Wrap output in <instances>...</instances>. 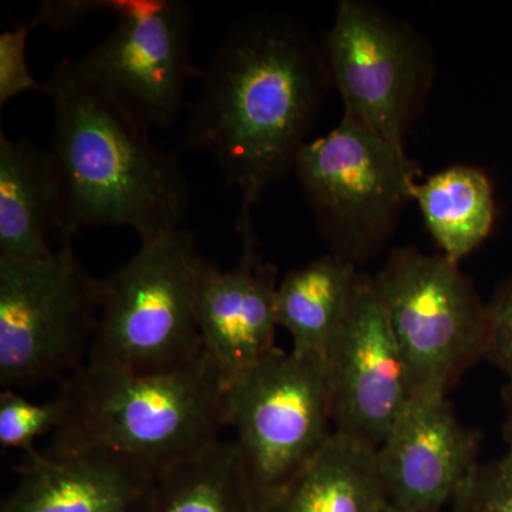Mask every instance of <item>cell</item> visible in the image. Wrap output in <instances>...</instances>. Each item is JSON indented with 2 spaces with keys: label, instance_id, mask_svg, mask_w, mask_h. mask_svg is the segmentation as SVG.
<instances>
[{
  "label": "cell",
  "instance_id": "obj_6",
  "mask_svg": "<svg viewBox=\"0 0 512 512\" xmlns=\"http://www.w3.org/2000/svg\"><path fill=\"white\" fill-rule=\"evenodd\" d=\"M414 397H447L484 360L487 302L460 264L414 247L396 249L372 276Z\"/></svg>",
  "mask_w": 512,
  "mask_h": 512
},
{
  "label": "cell",
  "instance_id": "obj_4",
  "mask_svg": "<svg viewBox=\"0 0 512 512\" xmlns=\"http://www.w3.org/2000/svg\"><path fill=\"white\" fill-rule=\"evenodd\" d=\"M200 261L185 227L140 241L126 264L101 279L87 365L157 375L194 362L204 352L195 309Z\"/></svg>",
  "mask_w": 512,
  "mask_h": 512
},
{
  "label": "cell",
  "instance_id": "obj_24",
  "mask_svg": "<svg viewBox=\"0 0 512 512\" xmlns=\"http://www.w3.org/2000/svg\"><path fill=\"white\" fill-rule=\"evenodd\" d=\"M110 0H52L40 6L33 19L37 28L45 25L55 33H66L82 25L89 16L109 12Z\"/></svg>",
  "mask_w": 512,
  "mask_h": 512
},
{
  "label": "cell",
  "instance_id": "obj_2",
  "mask_svg": "<svg viewBox=\"0 0 512 512\" xmlns=\"http://www.w3.org/2000/svg\"><path fill=\"white\" fill-rule=\"evenodd\" d=\"M50 154L60 187L57 245L86 228H130L140 241L184 227L190 188L177 158L150 140L74 60L53 67Z\"/></svg>",
  "mask_w": 512,
  "mask_h": 512
},
{
  "label": "cell",
  "instance_id": "obj_12",
  "mask_svg": "<svg viewBox=\"0 0 512 512\" xmlns=\"http://www.w3.org/2000/svg\"><path fill=\"white\" fill-rule=\"evenodd\" d=\"M242 254L221 269L202 258L197 275L198 329L202 350L220 369L228 387L276 349L278 269L258 249L251 212H239Z\"/></svg>",
  "mask_w": 512,
  "mask_h": 512
},
{
  "label": "cell",
  "instance_id": "obj_13",
  "mask_svg": "<svg viewBox=\"0 0 512 512\" xmlns=\"http://www.w3.org/2000/svg\"><path fill=\"white\" fill-rule=\"evenodd\" d=\"M480 443L447 397H414L376 450L387 505L443 512L481 463Z\"/></svg>",
  "mask_w": 512,
  "mask_h": 512
},
{
  "label": "cell",
  "instance_id": "obj_23",
  "mask_svg": "<svg viewBox=\"0 0 512 512\" xmlns=\"http://www.w3.org/2000/svg\"><path fill=\"white\" fill-rule=\"evenodd\" d=\"M484 360L512 380V276L487 302Z\"/></svg>",
  "mask_w": 512,
  "mask_h": 512
},
{
  "label": "cell",
  "instance_id": "obj_21",
  "mask_svg": "<svg viewBox=\"0 0 512 512\" xmlns=\"http://www.w3.org/2000/svg\"><path fill=\"white\" fill-rule=\"evenodd\" d=\"M451 507L454 512H512V456L478 464Z\"/></svg>",
  "mask_w": 512,
  "mask_h": 512
},
{
  "label": "cell",
  "instance_id": "obj_5",
  "mask_svg": "<svg viewBox=\"0 0 512 512\" xmlns=\"http://www.w3.org/2000/svg\"><path fill=\"white\" fill-rule=\"evenodd\" d=\"M293 171L330 254L359 269L389 244L420 175L406 148L345 116L306 143Z\"/></svg>",
  "mask_w": 512,
  "mask_h": 512
},
{
  "label": "cell",
  "instance_id": "obj_22",
  "mask_svg": "<svg viewBox=\"0 0 512 512\" xmlns=\"http://www.w3.org/2000/svg\"><path fill=\"white\" fill-rule=\"evenodd\" d=\"M37 28L35 22L19 23L15 28L3 30L0 35V107L28 92L46 94V83L37 82L30 72L28 42L30 33Z\"/></svg>",
  "mask_w": 512,
  "mask_h": 512
},
{
  "label": "cell",
  "instance_id": "obj_25",
  "mask_svg": "<svg viewBox=\"0 0 512 512\" xmlns=\"http://www.w3.org/2000/svg\"><path fill=\"white\" fill-rule=\"evenodd\" d=\"M501 397H503L505 412L503 427L504 440L508 447V454L512 456V380H507V383H505Z\"/></svg>",
  "mask_w": 512,
  "mask_h": 512
},
{
  "label": "cell",
  "instance_id": "obj_3",
  "mask_svg": "<svg viewBox=\"0 0 512 512\" xmlns=\"http://www.w3.org/2000/svg\"><path fill=\"white\" fill-rule=\"evenodd\" d=\"M227 393L205 352L157 375L86 363L60 383L62 419L47 451L103 448L133 458L158 478L221 440Z\"/></svg>",
  "mask_w": 512,
  "mask_h": 512
},
{
  "label": "cell",
  "instance_id": "obj_15",
  "mask_svg": "<svg viewBox=\"0 0 512 512\" xmlns=\"http://www.w3.org/2000/svg\"><path fill=\"white\" fill-rule=\"evenodd\" d=\"M60 187L50 150L0 133V258L32 259L55 251Z\"/></svg>",
  "mask_w": 512,
  "mask_h": 512
},
{
  "label": "cell",
  "instance_id": "obj_16",
  "mask_svg": "<svg viewBox=\"0 0 512 512\" xmlns=\"http://www.w3.org/2000/svg\"><path fill=\"white\" fill-rule=\"evenodd\" d=\"M360 269L333 254L312 259L279 282L276 319L291 336V352L325 355L352 303Z\"/></svg>",
  "mask_w": 512,
  "mask_h": 512
},
{
  "label": "cell",
  "instance_id": "obj_26",
  "mask_svg": "<svg viewBox=\"0 0 512 512\" xmlns=\"http://www.w3.org/2000/svg\"><path fill=\"white\" fill-rule=\"evenodd\" d=\"M382 512H409V511H403V510H397V508L390 507V505H386V508Z\"/></svg>",
  "mask_w": 512,
  "mask_h": 512
},
{
  "label": "cell",
  "instance_id": "obj_1",
  "mask_svg": "<svg viewBox=\"0 0 512 512\" xmlns=\"http://www.w3.org/2000/svg\"><path fill=\"white\" fill-rule=\"evenodd\" d=\"M183 146L208 154L252 211L295 170L332 84L320 39L285 13L232 23L202 67Z\"/></svg>",
  "mask_w": 512,
  "mask_h": 512
},
{
  "label": "cell",
  "instance_id": "obj_17",
  "mask_svg": "<svg viewBox=\"0 0 512 512\" xmlns=\"http://www.w3.org/2000/svg\"><path fill=\"white\" fill-rule=\"evenodd\" d=\"M376 450L333 433L322 453L262 512H382Z\"/></svg>",
  "mask_w": 512,
  "mask_h": 512
},
{
  "label": "cell",
  "instance_id": "obj_20",
  "mask_svg": "<svg viewBox=\"0 0 512 512\" xmlns=\"http://www.w3.org/2000/svg\"><path fill=\"white\" fill-rule=\"evenodd\" d=\"M62 419L59 400L36 403L13 389L0 393V446L3 450L36 451L35 443L55 433Z\"/></svg>",
  "mask_w": 512,
  "mask_h": 512
},
{
  "label": "cell",
  "instance_id": "obj_9",
  "mask_svg": "<svg viewBox=\"0 0 512 512\" xmlns=\"http://www.w3.org/2000/svg\"><path fill=\"white\" fill-rule=\"evenodd\" d=\"M320 45L343 116L406 148L436 77L429 40L375 3L342 0Z\"/></svg>",
  "mask_w": 512,
  "mask_h": 512
},
{
  "label": "cell",
  "instance_id": "obj_8",
  "mask_svg": "<svg viewBox=\"0 0 512 512\" xmlns=\"http://www.w3.org/2000/svg\"><path fill=\"white\" fill-rule=\"evenodd\" d=\"M227 424L255 510L262 512L335 433L323 357L276 348L228 387Z\"/></svg>",
  "mask_w": 512,
  "mask_h": 512
},
{
  "label": "cell",
  "instance_id": "obj_11",
  "mask_svg": "<svg viewBox=\"0 0 512 512\" xmlns=\"http://www.w3.org/2000/svg\"><path fill=\"white\" fill-rule=\"evenodd\" d=\"M333 431L379 448L413 394L372 276L360 272L348 315L323 355Z\"/></svg>",
  "mask_w": 512,
  "mask_h": 512
},
{
  "label": "cell",
  "instance_id": "obj_7",
  "mask_svg": "<svg viewBox=\"0 0 512 512\" xmlns=\"http://www.w3.org/2000/svg\"><path fill=\"white\" fill-rule=\"evenodd\" d=\"M101 279L73 242L32 259L0 258V384L62 383L87 363L99 323Z\"/></svg>",
  "mask_w": 512,
  "mask_h": 512
},
{
  "label": "cell",
  "instance_id": "obj_18",
  "mask_svg": "<svg viewBox=\"0 0 512 512\" xmlns=\"http://www.w3.org/2000/svg\"><path fill=\"white\" fill-rule=\"evenodd\" d=\"M414 201L441 255L460 264L490 237L497 215L490 177L456 164L417 183Z\"/></svg>",
  "mask_w": 512,
  "mask_h": 512
},
{
  "label": "cell",
  "instance_id": "obj_19",
  "mask_svg": "<svg viewBox=\"0 0 512 512\" xmlns=\"http://www.w3.org/2000/svg\"><path fill=\"white\" fill-rule=\"evenodd\" d=\"M148 512H256L232 440H220L157 478Z\"/></svg>",
  "mask_w": 512,
  "mask_h": 512
},
{
  "label": "cell",
  "instance_id": "obj_10",
  "mask_svg": "<svg viewBox=\"0 0 512 512\" xmlns=\"http://www.w3.org/2000/svg\"><path fill=\"white\" fill-rule=\"evenodd\" d=\"M116 28L87 55L80 72L119 101L144 127L167 130L185 107V89L201 79L191 56L194 13L184 0H110Z\"/></svg>",
  "mask_w": 512,
  "mask_h": 512
},
{
  "label": "cell",
  "instance_id": "obj_14",
  "mask_svg": "<svg viewBox=\"0 0 512 512\" xmlns=\"http://www.w3.org/2000/svg\"><path fill=\"white\" fill-rule=\"evenodd\" d=\"M0 512H148L157 477L103 448L25 454Z\"/></svg>",
  "mask_w": 512,
  "mask_h": 512
}]
</instances>
